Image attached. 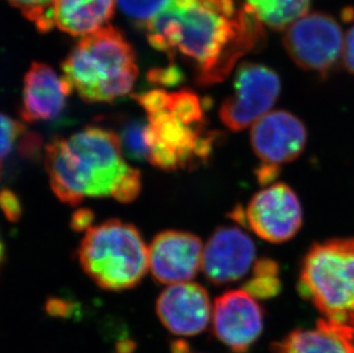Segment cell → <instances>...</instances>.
Returning <instances> with one entry per match:
<instances>
[{
	"label": "cell",
	"mask_w": 354,
	"mask_h": 353,
	"mask_svg": "<svg viewBox=\"0 0 354 353\" xmlns=\"http://www.w3.org/2000/svg\"><path fill=\"white\" fill-rule=\"evenodd\" d=\"M280 91V78L271 68L244 62L235 73L234 93L221 104V123L234 132L252 127L271 111Z\"/></svg>",
	"instance_id": "obj_8"
},
{
	"label": "cell",
	"mask_w": 354,
	"mask_h": 353,
	"mask_svg": "<svg viewBox=\"0 0 354 353\" xmlns=\"http://www.w3.org/2000/svg\"><path fill=\"white\" fill-rule=\"evenodd\" d=\"M78 258L84 272L102 289L122 291L140 283L149 270L148 248L132 224L108 220L84 235Z\"/></svg>",
	"instance_id": "obj_4"
},
{
	"label": "cell",
	"mask_w": 354,
	"mask_h": 353,
	"mask_svg": "<svg viewBox=\"0 0 354 353\" xmlns=\"http://www.w3.org/2000/svg\"><path fill=\"white\" fill-rule=\"evenodd\" d=\"M354 328L327 319L315 329H296L273 342L272 353H354Z\"/></svg>",
	"instance_id": "obj_16"
},
{
	"label": "cell",
	"mask_w": 354,
	"mask_h": 353,
	"mask_svg": "<svg viewBox=\"0 0 354 353\" xmlns=\"http://www.w3.org/2000/svg\"><path fill=\"white\" fill-rule=\"evenodd\" d=\"M280 172V167L277 165H272V164L261 163V168H258L256 176L261 185L270 186V183L274 181L275 178L279 176Z\"/></svg>",
	"instance_id": "obj_31"
},
{
	"label": "cell",
	"mask_w": 354,
	"mask_h": 353,
	"mask_svg": "<svg viewBox=\"0 0 354 353\" xmlns=\"http://www.w3.org/2000/svg\"><path fill=\"white\" fill-rule=\"evenodd\" d=\"M148 116V161L164 171L192 168L210 156L214 138L202 125H189L163 109Z\"/></svg>",
	"instance_id": "obj_6"
},
{
	"label": "cell",
	"mask_w": 354,
	"mask_h": 353,
	"mask_svg": "<svg viewBox=\"0 0 354 353\" xmlns=\"http://www.w3.org/2000/svg\"><path fill=\"white\" fill-rule=\"evenodd\" d=\"M167 96L169 93L167 91L162 90V89H154V90L146 91L144 93L134 96V99L144 108L147 115H149V114L158 113L165 108Z\"/></svg>",
	"instance_id": "obj_26"
},
{
	"label": "cell",
	"mask_w": 354,
	"mask_h": 353,
	"mask_svg": "<svg viewBox=\"0 0 354 353\" xmlns=\"http://www.w3.org/2000/svg\"><path fill=\"white\" fill-rule=\"evenodd\" d=\"M171 351H172V353H189L191 347L185 341H176L171 345Z\"/></svg>",
	"instance_id": "obj_32"
},
{
	"label": "cell",
	"mask_w": 354,
	"mask_h": 353,
	"mask_svg": "<svg viewBox=\"0 0 354 353\" xmlns=\"http://www.w3.org/2000/svg\"><path fill=\"white\" fill-rule=\"evenodd\" d=\"M343 61L345 68L354 75V26L346 35L343 50Z\"/></svg>",
	"instance_id": "obj_30"
},
{
	"label": "cell",
	"mask_w": 354,
	"mask_h": 353,
	"mask_svg": "<svg viewBox=\"0 0 354 353\" xmlns=\"http://www.w3.org/2000/svg\"><path fill=\"white\" fill-rule=\"evenodd\" d=\"M279 265L271 258H261L254 262V275L245 282L243 290L256 300H271L282 290L279 279Z\"/></svg>",
	"instance_id": "obj_19"
},
{
	"label": "cell",
	"mask_w": 354,
	"mask_h": 353,
	"mask_svg": "<svg viewBox=\"0 0 354 353\" xmlns=\"http://www.w3.org/2000/svg\"><path fill=\"white\" fill-rule=\"evenodd\" d=\"M45 167L50 188L69 206L85 197H111L132 169L124 160L118 134L100 127H87L47 143Z\"/></svg>",
	"instance_id": "obj_2"
},
{
	"label": "cell",
	"mask_w": 354,
	"mask_h": 353,
	"mask_svg": "<svg viewBox=\"0 0 354 353\" xmlns=\"http://www.w3.org/2000/svg\"><path fill=\"white\" fill-rule=\"evenodd\" d=\"M261 24L282 30L308 13L312 0H247Z\"/></svg>",
	"instance_id": "obj_18"
},
{
	"label": "cell",
	"mask_w": 354,
	"mask_h": 353,
	"mask_svg": "<svg viewBox=\"0 0 354 353\" xmlns=\"http://www.w3.org/2000/svg\"><path fill=\"white\" fill-rule=\"evenodd\" d=\"M214 336L233 353H247L264 330V310L245 290H230L214 300Z\"/></svg>",
	"instance_id": "obj_10"
},
{
	"label": "cell",
	"mask_w": 354,
	"mask_h": 353,
	"mask_svg": "<svg viewBox=\"0 0 354 353\" xmlns=\"http://www.w3.org/2000/svg\"><path fill=\"white\" fill-rule=\"evenodd\" d=\"M27 134L26 127L21 122L0 113V176L3 169V162L13 152L17 141Z\"/></svg>",
	"instance_id": "obj_23"
},
{
	"label": "cell",
	"mask_w": 354,
	"mask_h": 353,
	"mask_svg": "<svg viewBox=\"0 0 354 353\" xmlns=\"http://www.w3.org/2000/svg\"><path fill=\"white\" fill-rule=\"evenodd\" d=\"M64 78L88 104H104L130 93L138 77L137 57L116 28L84 36L62 62Z\"/></svg>",
	"instance_id": "obj_3"
},
{
	"label": "cell",
	"mask_w": 354,
	"mask_h": 353,
	"mask_svg": "<svg viewBox=\"0 0 354 353\" xmlns=\"http://www.w3.org/2000/svg\"><path fill=\"white\" fill-rule=\"evenodd\" d=\"M141 186L142 183H141L140 171L132 168L130 172L127 176H124L118 183V186L115 187L111 197L120 203H130L137 199L140 193Z\"/></svg>",
	"instance_id": "obj_24"
},
{
	"label": "cell",
	"mask_w": 354,
	"mask_h": 353,
	"mask_svg": "<svg viewBox=\"0 0 354 353\" xmlns=\"http://www.w3.org/2000/svg\"><path fill=\"white\" fill-rule=\"evenodd\" d=\"M118 3L125 15L145 26L160 13L170 0H118Z\"/></svg>",
	"instance_id": "obj_22"
},
{
	"label": "cell",
	"mask_w": 354,
	"mask_h": 353,
	"mask_svg": "<svg viewBox=\"0 0 354 353\" xmlns=\"http://www.w3.org/2000/svg\"><path fill=\"white\" fill-rule=\"evenodd\" d=\"M284 47L298 67L326 75L343 57V31L334 17L306 14L287 28Z\"/></svg>",
	"instance_id": "obj_7"
},
{
	"label": "cell",
	"mask_w": 354,
	"mask_h": 353,
	"mask_svg": "<svg viewBox=\"0 0 354 353\" xmlns=\"http://www.w3.org/2000/svg\"><path fill=\"white\" fill-rule=\"evenodd\" d=\"M164 109L169 110L174 116L184 123L189 125H203V104L201 98L192 90L183 89L169 93L167 106Z\"/></svg>",
	"instance_id": "obj_20"
},
{
	"label": "cell",
	"mask_w": 354,
	"mask_h": 353,
	"mask_svg": "<svg viewBox=\"0 0 354 353\" xmlns=\"http://www.w3.org/2000/svg\"><path fill=\"white\" fill-rule=\"evenodd\" d=\"M353 345H354V341H353Z\"/></svg>",
	"instance_id": "obj_34"
},
{
	"label": "cell",
	"mask_w": 354,
	"mask_h": 353,
	"mask_svg": "<svg viewBox=\"0 0 354 353\" xmlns=\"http://www.w3.org/2000/svg\"><path fill=\"white\" fill-rule=\"evenodd\" d=\"M145 28L155 50L194 62L202 87L223 82L240 57L265 42L256 14L247 3L235 10L233 0H170Z\"/></svg>",
	"instance_id": "obj_1"
},
{
	"label": "cell",
	"mask_w": 354,
	"mask_h": 353,
	"mask_svg": "<svg viewBox=\"0 0 354 353\" xmlns=\"http://www.w3.org/2000/svg\"><path fill=\"white\" fill-rule=\"evenodd\" d=\"M250 141L261 163L280 167L301 156L308 141V130L294 114L275 110L251 127Z\"/></svg>",
	"instance_id": "obj_11"
},
{
	"label": "cell",
	"mask_w": 354,
	"mask_h": 353,
	"mask_svg": "<svg viewBox=\"0 0 354 353\" xmlns=\"http://www.w3.org/2000/svg\"><path fill=\"white\" fill-rule=\"evenodd\" d=\"M160 323L177 336L203 333L212 317V305L207 290L198 283L170 284L156 302Z\"/></svg>",
	"instance_id": "obj_14"
},
{
	"label": "cell",
	"mask_w": 354,
	"mask_h": 353,
	"mask_svg": "<svg viewBox=\"0 0 354 353\" xmlns=\"http://www.w3.org/2000/svg\"><path fill=\"white\" fill-rule=\"evenodd\" d=\"M148 82L155 85L176 87L184 80V73L180 68L171 64L165 68H153L147 73Z\"/></svg>",
	"instance_id": "obj_25"
},
{
	"label": "cell",
	"mask_w": 354,
	"mask_h": 353,
	"mask_svg": "<svg viewBox=\"0 0 354 353\" xmlns=\"http://www.w3.org/2000/svg\"><path fill=\"white\" fill-rule=\"evenodd\" d=\"M71 92V84L53 68L34 62L24 76L21 118L27 123L57 118L64 113Z\"/></svg>",
	"instance_id": "obj_15"
},
{
	"label": "cell",
	"mask_w": 354,
	"mask_h": 353,
	"mask_svg": "<svg viewBox=\"0 0 354 353\" xmlns=\"http://www.w3.org/2000/svg\"><path fill=\"white\" fill-rule=\"evenodd\" d=\"M3 258H5V248H3V241L0 239V267L3 265Z\"/></svg>",
	"instance_id": "obj_33"
},
{
	"label": "cell",
	"mask_w": 354,
	"mask_h": 353,
	"mask_svg": "<svg viewBox=\"0 0 354 353\" xmlns=\"http://www.w3.org/2000/svg\"><path fill=\"white\" fill-rule=\"evenodd\" d=\"M254 257L256 247L247 233L239 227H219L203 248L201 269L207 280L221 286L242 279Z\"/></svg>",
	"instance_id": "obj_13"
},
{
	"label": "cell",
	"mask_w": 354,
	"mask_h": 353,
	"mask_svg": "<svg viewBox=\"0 0 354 353\" xmlns=\"http://www.w3.org/2000/svg\"><path fill=\"white\" fill-rule=\"evenodd\" d=\"M298 289L326 319L354 328V237L313 244L301 263Z\"/></svg>",
	"instance_id": "obj_5"
},
{
	"label": "cell",
	"mask_w": 354,
	"mask_h": 353,
	"mask_svg": "<svg viewBox=\"0 0 354 353\" xmlns=\"http://www.w3.org/2000/svg\"><path fill=\"white\" fill-rule=\"evenodd\" d=\"M0 210L10 223H17L22 216V204L20 199L13 190H0Z\"/></svg>",
	"instance_id": "obj_27"
},
{
	"label": "cell",
	"mask_w": 354,
	"mask_h": 353,
	"mask_svg": "<svg viewBox=\"0 0 354 353\" xmlns=\"http://www.w3.org/2000/svg\"><path fill=\"white\" fill-rule=\"evenodd\" d=\"M7 1L21 10L24 17L31 21L40 10L52 5L54 0H7Z\"/></svg>",
	"instance_id": "obj_28"
},
{
	"label": "cell",
	"mask_w": 354,
	"mask_h": 353,
	"mask_svg": "<svg viewBox=\"0 0 354 353\" xmlns=\"http://www.w3.org/2000/svg\"><path fill=\"white\" fill-rule=\"evenodd\" d=\"M120 145L124 156L134 161H148L149 154V136L148 122L141 120H129L120 129Z\"/></svg>",
	"instance_id": "obj_21"
},
{
	"label": "cell",
	"mask_w": 354,
	"mask_h": 353,
	"mask_svg": "<svg viewBox=\"0 0 354 353\" xmlns=\"http://www.w3.org/2000/svg\"><path fill=\"white\" fill-rule=\"evenodd\" d=\"M93 212L88 209H80L73 215L71 227L76 232H83L90 228L93 223Z\"/></svg>",
	"instance_id": "obj_29"
},
{
	"label": "cell",
	"mask_w": 354,
	"mask_h": 353,
	"mask_svg": "<svg viewBox=\"0 0 354 353\" xmlns=\"http://www.w3.org/2000/svg\"><path fill=\"white\" fill-rule=\"evenodd\" d=\"M203 246L200 237L181 230L158 234L148 248L149 270L162 284L188 282L202 265Z\"/></svg>",
	"instance_id": "obj_12"
},
{
	"label": "cell",
	"mask_w": 354,
	"mask_h": 353,
	"mask_svg": "<svg viewBox=\"0 0 354 353\" xmlns=\"http://www.w3.org/2000/svg\"><path fill=\"white\" fill-rule=\"evenodd\" d=\"M115 0H54L55 27L71 36L94 34L111 20Z\"/></svg>",
	"instance_id": "obj_17"
},
{
	"label": "cell",
	"mask_w": 354,
	"mask_h": 353,
	"mask_svg": "<svg viewBox=\"0 0 354 353\" xmlns=\"http://www.w3.org/2000/svg\"><path fill=\"white\" fill-rule=\"evenodd\" d=\"M244 218L263 240L283 244L303 225V210L297 195L283 183H272L258 192L248 204Z\"/></svg>",
	"instance_id": "obj_9"
}]
</instances>
